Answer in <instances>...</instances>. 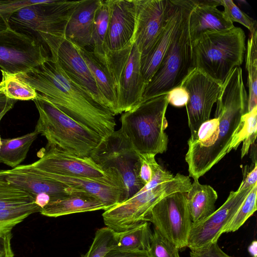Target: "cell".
<instances>
[{
	"instance_id": "obj_1",
	"label": "cell",
	"mask_w": 257,
	"mask_h": 257,
	"mask_svg": "<svg viewBox=\"0 0 257 257\" xmlns=\"http://www.w3.org/2000/svg\"><path fill=\"white\" fill-rule=\"evenodd\" d=\"M41 93L59 110L106 139L114 131V115L73 81L51 57L42 64L15 75Z\"/></svg>"
},
{
	"instance_id": "obj_2",
	"label": "cell",
	"mask_w": 257,
	"mask_h": 257,
	"mask_svg": "<svg viewBox=\"0 0 257 257\" xmlns=\"http://www.w3.org/2000/svg\"><path fill=\"white\" fill-rule=\"evenodd\" d=\"M248 95L240 67L234 68L222 83L216 101L215 117L219 119L217 139L192 178L198 179L226 155L242 116L247 112Z\"/></svg>"
},
{
	"instance_id": "obj_3",
	"label": "cell",
	"mask_w": 257,
	"mask_h": 257,
	"mask_svg": "<svg viewBox=\"0 0 257 257\" xmlns=\"http://www.w3.org/2000/svg\"><path fill=\"white\" fill-rule=\"evenodd\" d=\"M39 114L35 130L48 144L79 157H90L103 139L67 116L41 93L33 100Z\"/></svg>"
},
{
	"instance_id": "obj_4",
	"label": "cell",
	"mask_w": 257,
	"mask_h": 257,
	"mask_svg": "<svg viewBox=\"0 0 257 257\" xmlns=\"http://www.w3.org/2000/svg\"><path fill=\"white\" fill-rule=\"evenodd\" d=\"M245 51V34L241 28L208 31L192 44L194 68L222 83L242 64Z\"/></svg>"
},
{
	"instance_id": "obj_5",
	"label": "cell",
	"mask_w": 257,
	"mask_h": 257,
	"mask_svg": "<svg viewBox=\"0 0 257 257\" xmlns=\"http://www.w3.org/2000/svg\"><path fill=\"white\" fill-rule=\"evenodd\" d=\"M169 102L167 93L142 101L120 116V129L140 154L156 156L165 152L168 137L166 112Z\"/></svg>"
},
{
	"instance_id": "obj_6",
	"label": "cell",
	"mask_w": 257,
	"mask_h": 257,
	"mask_svg": "<svg viewBox=\"0 0 257 257\" xmlns=\"http://www.w3.org/2000/svg\"><path fill=\"white\" fill-rule=\"evenodd\" d=\"M189 176L177 173L170 181L146 190L143 187L125 201L104 210L105 225L115 232L130 229L146 218L152 208L163 198L176 192H187L191 186Z\"/></svg>"
},
{
	"instance_id": "obj_7",
	"label": "cell",
	"mask_w": 257,
	"mask_h": 257,
	"mask_svg": "<svg viewBox=\"0 0 257 257\" xmlns=\"http://www.w3.org/2000/svg\"><path fill=\"white\" fill-rule=\"evenodd\" d=\"M196 3V1L193 0L186 11L158 69L145 89L142 101L167 93L180 86L194 68L188 29V16Z\"/></svg>"
},
{
	"instance_id": "obj_8",
	"label": "cell",
	"mask_w": 257,
	"mask_h": 257,
	"mask_svg": "<svg viewBox=\"0 0 257 257\" xmlns=\"http://www.w3.org/2000/svg\"><path fill=\"white\" fill-rule=\"evenodd\" d=\"M79 2L41 1L13 13L9 19L10 27L38 42L41 34H64L65 25Z\"/></svg>"
},
{
	"instance_id": "obj_9",
	"label": "cell",
	"mask_w": 257,
	"mask_h": 257,
	"mask_svg": "<svg viewBox=\"0 0 257 257\" xmlns=\"http://www.w3.org/2000/svg\"><path fill=\"white\" fill-rule=\"evenodd\" d=\"M90 157L103 170L114 168L119 171L127 191L128 199L145 186L140 178L139 153L120 128L103 140Z\"/></svg>"
},
{
	"instance_id": "obj_10",
	"label": "cell",
	"mask_w": 257,
	"mask_h": 257,
	"mask_svg": "<svg viewBox=\"0 0 257 257\" xmlns=\"http://www.w3.org/2000/svg\"><path fill=\"white\" fill-rule=\"evenodd\" d=\"M187 193V192H186ZM186 192H176L161 199L151 210L146 221L179 249L187 247L192 221Z\"/></svg>"
},
{
	"instance_id": "obj_11",
	"label": "cell",
	"mask_w": 257,
	"mask_h": 257,
	"mask_svg": "<svg viewBox=\"0 0 257 257\" xmlns=\"http://www.w3.org/2000/svg\"><path fill=\"white\" fill-rule=\"evenodd\" d=\"M49 57L44 46L10 27L0 32L1 70L13 75L42 64Z\"/></svg>"
},
{
	"instance_id": "obj_12",
	"label": "cell",
	"mask_w": 257,
	"mask_h": 257,
	"mask_svg": "<svg viewBox=\"0 0 257 257\" xmlns=\"http://www.w3.org/2000/svg\"><path fill=\"white\" fill-rule=\"evenodd\" d=\"M39 41L43 45L47 46L51 52V57L57 61L73 81L89 93L97 102L106 107L104 99L75 44L67 39L64 34H41L39 36Z\"/></svg>"
},
{
	"instance_id": "obj_13",
	"label": "cell",
	"mask_w": 257,
	"mask_h": 257,
	"mask_svg": "<svg viewBox=\"0 0 257 257\" xmlns=\"http://www.w3.org/2000/svg\"><path fill=\"white\" fill-rule=\"evenodd\" d=\"M222 83L194 68L182 81L188 94L186 104L190 139H196L200 126L210 118L212 107L216 102Z\"/></svg>"
},
{
	"instance_id": "obj_14",
	"label": "cell",
	"mask_w": 257,
	"mask_h": 257,
	"mask_svg": "<svg viewBox=\"0 0 257 257\" xmlns=\"http://www.w3.org/2000/svg\"><path fill=\"white\" fill-rule=\"evenodd\" d=\"M136 10L133 43L141 57L153 47L166 25L174 6V0H134Z\"/></svg>"
},
{
	"instance_id": "obj_15",
	"label": "cell",
	"mask_w": 257,
	"mask_h": 257,
	"mask_svg": "<svg viewBox=\"0 0 257 257\" xmlns=\"http://www.w3.org/2000/svg\"><path fill=\"white\" fill-rule=\"evenodd\" d=\"M252 188L231 191L225 202L212 214L200 221L192 222L187 247L190 250L197 249L217 242Z\"/></svg>"
},
{
	"instance_id": "obj_16",
	"label": "cell",
	"mask_w": 257,
	"mask_h": 257,
	"mask_svg": "<svg viewBox=\"0 0 257 257\" xmlns=\"http://www.w3.org/2000/svg\"><path fill=\"white\" fill-rule=\"evenodd\" d=\"M141 54L134 43L123 54L115 73L119 113L131 110L143 99L146 87L141 69Z\"/></svg>"
},
{
	"instance_id": "obj_17",
	"label": "cell",
	"mask_w": 257,
	"mask_h": 257,
	"mask_svg": "<svg viewBox=\"0 0 257 257\" xmlns=\"http://www.w3.org/2000/svg\"><path fill=\"white\" fill-rule=\"evenodd\" d=\"M37 156L39 159L32 165L49 174L96 178L104 176L107 172V169L103 170L90 157H79L48 144Z\"/></svg>"
},
{
	"instance_id": "obj_18",
	"label": "cell",
	"mask_w": 257,
	"mask_h": 257,
	"mask_svg": "<svg viewBox=\"0 0 257 257\" xmlns=\"http://www.w3.org/2000/svg\"><path fill=\"white\" fill-rule=\"evenodd\" d=\"M0 179L30 195L35 200L48 195L50 202L63 198L75 189L46 176L32 164L19 165L15 168L0 171Z\"/></svg>"
},
{
	"instance_id": "obj_19",
	"label": "cell",
	"mask_w": 257,
	"mask_h": 257,
	"mask_svg": "<svg viewBox=\"0 0 257 257\" xmlns=\"http://www.w3.org/2000/svg\"><path fill=\"white\" fill-rule=\"evenodd\" d=\"M43 172L47 177L69 187L84 191L96 196L104 204L106 210L128 199L127 191L122 177L114 168H108L104 176L96 178L61 176Z\"/></svg>"
},
{
	"instance_id": "obj_20",
	"label": "cell",
	"mask_w": 257,
	"mask_h": 257,
	"mask_svg": "<svg viewBox=\"0 0 257 257\" xmlns=\"http://www.w3.org/2000/svg\"><path fill=\"white\" fill-rule=\"evenodd\" d=\"M109 19L104 42L107 60L131 46L135 27L134 0H108Z\"/></svg>"
},
{
	"instance_id": "obj_21",
	"label": "cell",
	"mask_w": 257,
	"mask_h": 257,
	"mask_svg": "<svg viewBox=\"0 0 257 257\" xmlns=\"http://www.w3.org/2000/svg\"><path fill=\"white\" fill-rule=\"evenodd\" d=\"M193 1L174 0L172 12L160 36L148 53L141 57V72L147 85L158 69Z\"/></svg>"
},
{
	"instance_id": "obj_22",
	"label": "cell",
	"mask_w": 257,
	"mask_h": 257,
	"mask_svg": "<svg viewBox=\"0 0 257 257\" xmlns=\"http://www.w3.org/2000/svg\"><path fill=\"white\" fill-rule=\"evenodd\" d=\"M220 1H196L188 16V29L192 44L208 31H224L234 27L223 11L217 7Z\"/></svg>"
},
{
	"instance_id": "obj_23",
	"label": "cell",
	"mask_w": 257,
	"mask_h": 257,
	"mask_svg": "<svg viewBox=\"0 0 257 257\" xmlns=\"http://www.w3.org/2000/svg\"><path fill=\"white\" fill-rule=\"evenodd\" d=\"M102 0H82L72 11L65 25V38L78 47L92 45V37L96 12Z\"/></svg>"
},
{
	"instance_id": "obj_24",
	"label": "cell",
	"mask_w": 257,
	"mask_h": 257,
	"mask_svg": "<svg viewBox=\"0 0 257 257\" xmlns=\"http://www.w3.org/2000/svg\"><path fill=\"white\" fill-rule=\"evenodd\" d=\"M106 209L104 204L97 197L76 189L62 199L50 202L40 213L44 216L57 217L76 213Z\"/></svg>"
},
{
	"instance_id": "obj_25",
	"label": "cell",
	"mask_w": 257,
	"mask_h": 257,
	"mask_svg": "<svg viewBox=\"0 0 257 257\" xmlns=\"http://www.w3.org/2000/svg\"><path fill=\"white\" fill-rule=\"evenodd\" d=\"M218 195L210 185L201 184L198 179H194L186 193L187 206L193 223L200 221L215 211V203Z\"/></svg>"
},
{
	"instance_id": "obj_26",
	"label": "cell",
	"mask_w": 257,
	"mask_h": 257,
	"mask_svg": "<svg viewBox=\"0 0 257 257\" xmlns=\"http://www.w3.org/2000/svg\"><path fill=\"white\" fill-rule=\"evenodd\" d=\"M76 46L85 60L97 87L104 99L106 107L114 115L119 114L116 91L112 79L98 61L92 52L89 51L85 48Z\"/></svg>"
},
{
	"instance_id": "obj_27",
	"label": "cell",
	"mask_w": 257,
	"mask_h": 257,
	"mask_svg": "<svg viewBox=\"0 0 257 257\" xmlns=\"http://www.w3.org/2000/svg\"><path fill=\"white\" fill-rule=\"evenodd\" d=\"M36 203L23 190L0 179V226L13 218L15 208Z\"/></svg>"
},
{
	"instance_id": "obj_28",
	"label": "cell",
	"mask_w": 257,
	"mask_h": 257,
	"mask_svg": "<svg viewBox=\"0 0 257 257\" xmlns=\"http://www.w3.org/2000/svg\"><path fill=\"white\" fill-rule=\"evenodd\" d=\"M39 133L33 132L13 139H2L0 163L16 168L26 159L29 149Z\"/></svg>"
},
{
	"instance_id": "obj_29",
	"label": "cell",
	"mask_w": 257,
	"mask_h": 257,
	"mask_svg": "<svg viewBox=\"0 0 257 257\" xmlns=\"http://www.w3.org/2000/svg\"><path fill=\"white\" fill-rule=\"evenodd\" d=\"M152 234L149 222H143L130 229L116 232L114 248L125 251L148 252Z\"/></svg>"
},
{
	"instance_id": "obj_30",
	"label": "cell",
	"mask_w": 257,
	"mask_h": 257,
	"mask_svg": "<svg viewBox=\"0 0 257 257\" xmlns=\"http://www.w3.org/2000/svg\"><path fill=\"white\" fill-rule=\"evenodd\" d=\"M109 19L108 0H102L95 15L92 37V46L93 47V54L107 72V60L104 42L108 26Z\"/></svg>"
},
{
	"instance_id": "obj_31",
	"label": "cell",
	"mask_w": 257,
	"mask_h": 257,
	"mask_svg": "<svg viewBox=\"0 0 257 257\" xmlns=\"http://www.w3.org/2000/svg\"><path fill=\"white\" fill-rule=\"evenodd\" d=\"M257 131V106L244 114L232 138L228 152L236 150L243 142L241 158L248 152L250 146L255 143Z\"/></svg>"
},
{
	"instance_id": "obj_32",
	"label": "cell",
	"mask_w": 257,
	"mask_h": 257,
	"mask_svg": "<svg viewBox=\"0 0 257 257\" xmlns=\"http://www.w3.org/2000/svg\"><path fill=\"white\" fill-rule=\"evenodd\" d=\"M257 32L250 34L246 47L245 68L248 89L247 112L257 106Z\"/></svg>"
},
{
	"instance_id": "obj_33",
	"label": "cell",
	"mask_w": 257,
	"mask_h": 257,
	"mask_svg": "<svg viewBox=\"0 0 257 257\" xmlns=\"http://www.w3.org/2000/svg\"><path fill=\"white\" fill-rule=\"evenodd\" d=\"M2 81L6 96L16 100H33L38 92L30 85L17 78L15 75L7 73L2 70Z\"/></svg>"
},
{
	"instance_id": "obj_34",
	"label": "cell",
	"mask_w": 257,
	"mask_h": 257,
	"mask_svg": "<svg viewBox=\"0 0 257 257\" xmlns=\"http://www.w3.org/2000/svg\"><path fill=\"white\" fill-rule=\"evenodd\" d=\"M257 184L247 194L243 203L223 230V233L237 230L256 210Z\"/></svg>"
},
{
	"instance_id": "obj_35",
	"label": "cell",
	"mask_w": 257,
	"mask_h": 257,
	"mask_svg": "<svg viewBox=\"0 0 257 257\" xmlns=\"http://www.w3.org/2000/svg\"><path fill=\"white\" fill-rule=\"evenodd\" d=\"M116 244V233L106 226L98 229L87 252L82 257H104Z\"/></svg>"
},
{
	"instance_id": "obj_36",
	"label": "cell",
	"mask_w": 257,
	"mask_h": 257,
	"mask_svg": "<svg viewBox=\"0 0 257 257\" xmlns=\"http://www.w3.org/2000/svg\"><path fill=\"white\" fill-rule=\"evenodd\" d=\"M179 250L154 228L148 251L149 257H180Z\"/></svg>"
},
{
	"instance_id": "obj_37",
	"label": "cell",
	"mask_w": 257,
	"mask_h": 257,
	"mask_svg": "<svg viewBox=\"0 0 257 257\" xmlns=\"http://www.w3.org/2000/svg\"><path fill=\"white\" fill-rule=\"evenodd\" d=\"M221 6L224 8L223 12L232 22H237L250 32V34L256 31V22L241 10L231 0H220Z\"/></svg>"
},
{
	"instance_id": "obj_38",
	"label": "cell",
	"mask_w": 257,
	"mask_h": 257,
	"mask_svg": "<svg viewBox=\"0 0 257 257\" xmlns=\"http://www.w3.org/2000/svg\"><path fill=\"white\" fill-rule=\"evenodd\" d=\"M189 257H231L225 253L219 246L217 242L202 248L191 250Z\"/></svg>"
},
{
	"instance_id": "obj_39",
	"label": "cell",
	"mask_w": 257,
	"mask_h": 257,
	"mask_svg": "<svg viewBox=\"0 0 257 257\" xmlns=\"http://www.w3.org/2000/svg\"><path fill=\"white\" fill-rule=\"evenodd\" d=\"M167 95L169 103L176 107L186 105L189 98L187 91L180 85L170 90Z\"/></svg>"
},
{
	"instance_id": "obj_40",
	"label": "cell",
	"mask_w": 257,
	"mask_h": 257,
	"mask_svg": "<svg viewBox=\"0 0 257 257\" xmlns=\"http://www.w3.org/2000/svg\"><path fill=\"white\" fill-rule=\"evenodd\" d=\"M41 1V0L0 1V12L12 15L23 8L39 3Z\"/></svg>"
},
{
	"instance_id": "obj_41",
	"label": "cell",
	"mask_w": 257,
	"mask_h": 257,
	"mask_svg": "<svg viewBox=\"0 0 257 257\" xmlns=\"http://www.w3.org/2000/svg\"><path fill=\"white\" fill-rule=\"evenodd\" d=\"M141 167L140 178L144 185L151 180L152 176V170L150 162V154H140Z\"/></svg>"
},
{
	"instance_id": "obj_42",
	"label": "cell",
	"mask_w": 257,
	"mask_h": 257,
	"mask_svg": "<svg viewBox=\"0 0 257 257\" xmlns=\"http://www.w3.org/2000/svg\"><path fill=\"white\" fill-rule=\"evenodd\" d=\"M12 238V231L0 234V257H14Z\"/></svg>"
},
{
	"instance_id": "obj_43",
	"label": "cell",
	"mask_w": 257,
	"mask_h": 257,
	"mask_svg": "<svg viewBox=\"0 0 257 257\" xmlns=\"http://www.w3.org/2000/svg\"><path fill=\"white\" fill-rule=\"evenodd\" d=\"M17 100L8 98L5 92L3 81L0 82V121L12 109Z\"/></svg>"
},
{
	"instance_id": "obj_44",
	"label": "cell",
	"mask_w": 257,
	"mask_h": 257,
	"mask_svg": "<svg viewBox=\"0 0 257 257\" xmlns=\"http://www.w3.org/2000/svg\"><path fill=\"white\" fill-rule=\"evenodd\" d=\"M104 257H149V255L147 251H125L113 248Z\"/></svg>"
},
{
	"instance_id": "obj_45",
	"label": "cell",
	"mask_w": 257,
	"mask_h": 257,
	"mask_svg": "<svg viewBox=\"0 0 257 257\" xmlns=\"http://www.w3.org/2000/svg\"><path fill=\"white\" fill-rule=\"evenodd\" d=\"M257 184V165L256 162L253 165L252 169L246 175H244L238 189H246L253 187Z\"/></svg>"
},
{
	"instance_id": "obj_46",
	"label": "cell",
	"mask_w": 257,
	"mask_h": 257,
	"mask_svg": "<svg viewBox=\"0 0 257 257\" xmlns=\"http://www.w3.org/2000/svg\"><path fill=\"white\" fill-rule=\"evenodd\" d=\"M11 14L0 12V32L10 27L9 19Z\"/></svg>"
},
{
	"instance_id": "obj_47",
	"label": "cell",
	"mask_w": 257,
	"mask_h": 257,
	"mask_svg": "<svg viewBox=\"0 0 257 257\" xmlns=\"http://www.w3.org/2000/svg\"><path fill=\"white\" fill-rule=\"evenodd\" d=\"M256 241H253L248 247V251L249 253L252 256V257L257 256L256 252Z\"/></svg>"
},
{
	"instance_id": "obj_48",
	"label": "cell",
	"mask_w": 257,
	"mask_h": 257,
	"mask_svg": "<svg viewBox=\"0 0 257 257\" xmlns=\"http://www.w3.org/2000/svg\"><path fill=\"white\" fill-rule=\"evenodd\" d=\"M1 136H0V149H1V145H2V142H1Z\"/></svg>"
},
{
	"instance_id": "obj_49",
	"label": "cell",
	"mask_w": 257,
	"mask_h": 257,
	"mask_svg": "<svg viewBox=\"0 0 257 257\" xmlns=\"http://www.w3.org/2000/svg\"><path fill=\"white\" fill-rule=\"evenodd\" d=\"M255 257H257V256H255Z\"/></svg>"
}]
</instances>
